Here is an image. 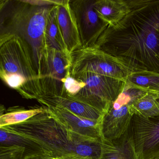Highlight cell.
I'll return each instance as SVG.
<instances>
[{
    "label": "cell",
    "instance_id": "obj_1",
    "mask_svg": "<svg viewBox=\"0 0 159 159\" xmlns=\"http://www.w3.org/2000/svg\"><path fill=\"white\" fill-rule=\"evenodd\" d=\"M93 47L159 73V0H131L130 11Z\"/></svg>",
    "mask_w": 159,
    "mask_h": 159
},
{
    "label": "cell",
    "instance_id": "obj_2",
    "mask_svg": "<svg viewBox=\"0 0 159 159\" xmlns=\"http://www.w3.org/2000/svg\"><path fill=\"white\" fill-rule=\"evenodd\" d=\"M55 6L31 5L25 0L1 2V34L16 35L28 44L40 79L48 55L46 25Z\"/></svg>",
    "mask_w": 159,
    "mask_h": 159
},
{
    "label": "cell",
    "instance_id": "obj_3",
    "mask_svg": "<svg viewBox=\"0 0 159 159\" xmlns=\"http://www.w3.org/2000/svg\"><path fill=\"white\" fill-rule=\"evenodd\" d=\"M0 77L24 98L37 99L43 95L31 49L19 36L1 34Z\"/></svg>",
    "mask_w": 159,
    "mask_h": 159
},
{
    "label": "cell",
    "instance_id": "obj_4",
    "mask_svg": "<svg viewBox=\"0 0 159 159\" xmlns=\"http://www.w3.org/2000/svg\"><path fill=\"white\" fill-rule=\"evenodd\" d=\"M6 127L36 141L46 153L55 157L76 155L77 144L88 138L66 128L46 108L24 122Z\"/></svg>",
    "mask_w": 159,
    "mask_h": 159
},
{
    "label": "cell",
    "instance_id": "obj_5",
    "mask_svg": "<svg viewBox=\"0 0 159 159\" xmlns=\"http://www.w3.org/2000/svg\"><path fill=\"white\" fill-rule=\"evenodd\" d=\"M70 73L90 72L121 80L125 82L134 73L144 71L125 58L117 57L96 47H82L71 54Z\"/></svg>",
    "mask_w": 159,
    "mask_h": 159
},
{
    "label": "cell",
    "instance_id": "obj_6",
    "mask_svg": "<svg viewBox=\"0 0 159 159\" xmlns=\"http://www.w3.org/2000/svg\"><path fill=\"white\" fill-rule=\"evenodd\" d=\"M72 77L85 83L75 97L82 99L105 113L107 112L124 88L125 82L114 78L90 72L70 73Z\"/></svg>",
    "mask_w": 159,
    "mask_h": 159
},
{
    "label": "cell",
    "instance_id": "obj_7",
    "mask_svg": "<svg viewBox=\"0 0 159 159\" xmlns=\"http://www.w3.org/2000/svg\"><path fill=\"white\" fill-rule=\"evenodd\" d=\"M146 92L125 86L122 92L112 102L103 118L102 134L108 140L120 138L130 126L132 116L129 107L132 102Z\"/></svg>",
    "mask_w": 159,
    "mask_h": 159
},
{
    "label": "cell",
    "instance_id": "obj_8",
    "mask_svg": "<svg viewBox=\"0 0 159 159\" xmlns=\"http://www.w3.org/2000/svg\"><path fill=\"white\" fill-rule=\"evenodd\" d=\"M71 66V55L48 48L47 60L40 79L42 95L64 94V83L70 73Z\"/></svg>",
    "mask_w": 159,
    "mask_h": 159
},
{
    "label": "cell",
    "instance_id": "obj_9",
    "mask_svg": "<svg viewBox=\"0 0 159 159\" xmlns=\"http://www.w3.org/2000/svg\"><path fill=\"white\" fill-rule=\"evenodd\" d=\"M130 128L138 159H147L159 152V116L148 118L134 115Z\"/></svg>",
    "mask_w": 159,
    "mask_h": 159
},
{
    "label": "cell",
    "instance_id": "obj_10",
    "mask_svg": "<svg viewBox=\"0 0 159 159\" xmlns=\"http://www.w3.org/2000/svg\"><path fill=\"white\" fill-rule=\"evenodd\" d=\"M94 1H70L79 26L82 47L94 46L108 25L101 19L94 9Z\"/></svg>",
    "mask_w": 159,
    "mask_h": 159
},
{
    "label": "cell",
    "instance_id": "obj_11",
    "mask_svg": "<svg viewBox=\"0 0 159 159\" xmlns=\"http://www.w3.org/2000/svg\"><path fill=\"white\" fill-rule=\"evenodd\" d=\"M45 108L52 116L72 132L90 138L104 139L102 134L103 120H91L83 118L61 107Z\"/></svg>",
    "mask_w": 159,
    "mask_h": 159
},
{
    "label": "cell",
    "instance_id": "obj_12",
    "mask_svg": "<svg viewBox=\"0 0 159 159\" xmlns=\"http://www.w3.org/2000/svg\"><path fill=\"white\" fill-rule=\"evenodd\" d=\"M45 107H61L86 119L103 120L105 114L90 104L75 97L42 95L37 99Z\"/></svg>",
    "mask_w": 159,
    "mask_h": 159
},
{
    "label": "cell",
    "instance_id": "obj_13",
    "mask_svg": "<svg viewBox=\"0 0 159 159\" xmlns=\"http://www.w3.org/2000/svg\"><path fill=\"white\" fill-rule=\"evenodd\" d=\"M70 0L57 5V19L68 52L70 55L82 47L79 26L75 13L70 6Z\"/></svg>",
    "mask_w": 159,
    "mask_h": 159
},
{
    "label": "cell",
    "instance_id": "obj_14",
    "mask_svg": "<svg viewBox=\"0 0 159 159\" xmlns=\"http://www.w3.org/2000/svg\"><path fill=\"white\" fill-rule=\"evenodd\" d=\"M99 159H138L132 140L130 125L120 138L113 140L103 139Z\"/></svg>",
    "mask_w": 159,
    "mask_h": 159
},
{
    "label": "cell",
    "instance_id": "obj_15",
    "mask_svg": "<svg viewBox=\"0 0 159 159\" xmlns=\"http://www.w3.org/2000/svg\"><path fill=\"white\" fill-rule=\"evenodd\" d=\"M93 7L102 20L108 26H113L130 11L131 0H97L94 1Z\"/></svg>",
    "mask_w": 159,
    "mask_h": 159
},
{
    "label": "cell",
    "instance_id": "obj_16",
    "mask_svg": "<svg viewBox=\"0 0 159 159\" xmlns=\"http://www.w3.org/2000/svg\"><path fill=\"white\" fill-rule=\"evenodd\" d=\"M0 146L22 147L25 149L27 155L46 153L40 144L27 137L18 134L6 126L0 127Z\"/></svg>",
    "mask_w": 159,
    "mask_h": 159
},
{
    "label": "cell",
    "instance_id": "obj_17",
    "mask_svg": "<svg viewBox=\"0 0 159 159\" xmlns=\"http://www.w3.org/2000/svg\"><path fill=\"white\" fill-rule=\"evenodd\" d=\"M129 111L132 116L137 115L148 118L159 116V96L145 92L132 102Z\"/></svg>",
    "mask_w": 159,
    "mask_h": 159
},
{
    "label": "cell",
    "instance_id": "obj_18",
    "mask_svg": "<svg viewBox=\"0 0 159 159\" xmlns=\"http://www.w3.org/2000/svg\"><path fill=\"white\" fill-rule=\"evenodd\" d=\"M125 86L159 96V73L144 70L134 73L126 79Z\"/></svg>",
    "mask_w": 159,
    "mask_h": 159
},
{
    "label": "cell",
    "instance_id": "obj_19",
    "mask_svg": "<svg viewBox=\"0 0 159 159\" xmlns=\"http://www.w3.org/2000/svg\"><path fill=\"white\" fill-rule=\"evenodd\" d=\"M57 6L51 11L46 25L45 39L48 48H54L60 52L70 55L68 52L63 39L57 19Z\"/></svg>",
    "mask_w": 159,
    "mask_h": 159
},
{
    "label": "cell",
    "instance_id": "obj_20",
    "mask_svg": "<svg viewBox=\"0 0 159 159\" xmlns=\"http://www.w3.org/2000/svg\"><path fill=\"white\" fill-rule=\"evenodd\" d=\"M46 111L44 107L31 109L11 110L9 112L1 114L0 127H5L24 122L33 116L42 113Z\"/></svg>",
    "mask_w": 159,
    "mask_h": 159
},
{
    "label": "cell",
    "instance_id": "obj_21",
    "mask_svg": "<svg viewBox=\"0 0 159 159\" xmlns=\"http://www.w3.org/2000/svg\"><path fill=\"white\" fill-rule=\"evenodd\" d=\"M27 155L25 149L18 146H0V159H23Z\"/></svg>",
    "mask_w": 159,
    "mask_h": 159
},
{
    "label": "cell",
    "instance_id": "obj_22",
    "mask_svg": "<svg viewBox=\"0 0 159 159\" xmlns=\"http://www.w3.org/2000/svg\"><path fill=\"white\" fill-rule=\"evenodd\" d=\"M85 83L78 80L71 76L70 73L67 76L64 83L65 94L70 96H75L85 86ZM64 95V94H63Z\"/></svg>",
    "mask_w": 159,
    "mask_h": 159
},
{
    "label": "cell",
    "instance_id": "obj_23",
    "mask_svg": "<svg viewBox=\"0 0 159 159\" xmlns=\"http://www.w3.org/2000/svg\"><path fill=\"white\" fill-rule=\"evenodd\" d=\"M25 1L28 3L33 5L37 6H57V5H62L64 4L66 1V0L64 1H58V0H49V1H43V0H38V1Z\"/></svg>",
    "mask_w": 159,
    "mask_h": 159
},
{
    "label": "cell",
    "instance_id": "obj_24",
    "mask_svg": "<svg viewBox=\"0 0 159 159\" xmlns=\"http://www.w3.org/2000/svg\"><path fill=\"white\" fill-rule=\"evenodd\" d=\"M64 157H55L46 153L26 155L23 159H62Z\"/></svg>",
    "mask_w": 159,
    "mask_h": 159
},
{
    "label": "cell",
    "instance_id": "obj_25",
    "mask_svg": "<svg viewBox=\"0 0 159 159\" xmlns=\"http://www.w3.org/2000/svg\"><path fill=\"white\" fill-rule=\"evenodd\" d=\"M62 159H91L90 158H86V157H81V156L74 155V156H67V157H64Z\"/></svg>",
    "mask_w": 159,
    "mask_h": 159
},
{
    "label": "cell",
    "instance_id": "obj_26",
    "mask_svg": "<svg viewBox=\"0 0 159 159\" xmlns=\"http://www.w3.org/2000/svg\"><path fill=\"white\" fill-rule=\"evenodd\" d=\"M147 159H159V152L154 154L153 156H151Z\"/></svg>",
    "mask_w": 159,
    "mask_h": 159
}]
</instances>
